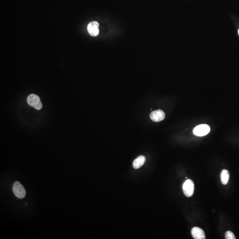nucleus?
I'll return each mask as SVG.
<instances>
[{
    "mask_svg": "<svg viewBox=\"0 0 239 239\" xmlns=\"http://www.w3.org/2000/svg\"><path fill=\"white\" fill-rule=\"evenodd\" d=\"M230 178L229 172L227 170H223L221 173L220 179L223 185H226L228 183Z\"/></svg>",
    "mask_w": 239,
    "mask_h": 239,
    "instance_id": "obj_9",
    "label": "nucleus"
},
{
    "mask_svg": "<svg viewBox=\"0 0 239 239\" xmlns=\"http://www.w3.org/2000/svg\"><path fill=\"white\" fill-rule=\"evenodd\" d=\"M225 238L226 239H235L236 238L233 233L231 231H228L227 232L226 234H225Z\"/></svg>",
    "mask_w": 239,
    "mask_h": 239,
    "instance_id": "obj_10",
    "label": "nucleus"
},
{
    "mask_svg": "<svg viewBox=\"0 0 239 239\" xmlns=\"http://www.w3.org/2000/svg\"><path fill=\"white\" fill-rule=\"evenodd\" d=\"M183 193L187 197H190L193 195L194 191V184L191 179H187L183 184Z\"/></svg>",
    "mask_w": 239,
    "mask_h": 239,
    "instance_id": "obj_2",
    "label": "nucleus"
},
{
    "mask_svg": "<svg viewBox=\"0 0 239 239\" xmlns=\"http://www.w3.org/2000/svg\"><path fill=\"white\" fill-rule=\"evenodd\" d=\"M238 34H239V29L238 30Z\"/></svg>",
    "mask_w": 239,
    "mask_h": 239,
    "instance_id": "obj_11",
    "label": "nucleus"
},
{
    "mask_svg": "<svg viewBox=\"0 0 239 239\" xmlns=\"http://www.w3.org/2000/svg\"><path fill=\"white\" fill-rule=\"evenodd\" d=\"M13 191L16 197L23 198L26 195V190L24 186L19 182H16L13 186Z\"/></svg>",
    "mask_w": 239,
    "mask_h": 239,
    "instance_id": "obj_3",
    "label": "nucleus"
},
{
    "mask_svg": "<svg viewBox=\"0 0 239 239\" xmlns=\"http://www.w3.org/2000/svg\"><path fill=\"white\" fill-rule=\"evenodd\" d=\"M150 118L154 122H159L163 120L165 118V114L163 110H158L151 112Z\"/></svg>",
    "mask_w": 239,
    "mask_h": 239,
    "instance_id": "obj_5",
    "label": "nucleus"
},
{
    "mask_svg": "<svg viewBox=\"0 0 239 239\" xmlns=\"http://www.w3.org/2000/svg\"><path fill=\"white\" fill-rule=\"evenodd\" d=\"M191 234L193 238L195 239H205L206 235L204 231L200 228L195 227L191 230Z\"/></svg>",
    "mask_w": 239,
    "mask_h": 239,
    "instance_id": "obj_7",
    "label": "nucleus"
},
{
    "mask_svg": "<svg viewBox=\"0 0 239 239\" xmlns=\"http://www.w3.org/2000/svg\"><path fill=\"white\" fill-rule=\"evenodd\" d=\"M27 102L29 105L34 107L36 110H40L42 109V104L40 98L37 95L31 94L27 98Z\"/></svg>",
    "mask_w": 239,
    "mask_h": 239,
    "instance_id": "obj_1",
    "label": "nucleus"
},
{
    "mask_svg": "<svg viewBox=\"0 0 239 239\" xmlns=\"http://www.w3.org/2000/svg\"><path fill=\"white\" fill-rule=\"evenodd\" d=\"M211 130L210 127L207 124H201L196 127L193 129V133L198 137L206 135Z\"/></svg>",
    "mask_w": 239,
    "mask_h": 239,
    "instance_id": "obj_4",
    "label": "nucleus"
},
{
    "mask_svg": "<svg viewBox=\"0 0 239 239\" xmlns=\"http://www.w3.org/2000/svg\"><path fill=\"white\" fill-rule=\"evenodd\" d=\"M146 158L145 156L143 155H141L135 159L133 162V167L135 169H138L141 167L145 163Z\"/></svg>",
    "mask_w": 239,
    "mask_h": 239,
    "instance_id": "obj_8",
    "label": "nucleus"
},
{
    "mask_svg": "<svg viewBox=\"0 0 239 239\" xmlns=\"http://www.w3.org/2000/svg\"><path fill=\"white\" fill-rule=\"evenodd\" d=\"M99 24L97 21H93L88 24L87 27L89 33L92 37H96L99 33Z\"/></svg>",
    "mask_w": 239,
    "mask_h": 239,
    "instance_id": "obj_6",
    "label": "nucleus"
}]
</instances>
